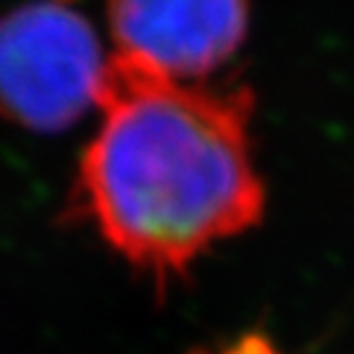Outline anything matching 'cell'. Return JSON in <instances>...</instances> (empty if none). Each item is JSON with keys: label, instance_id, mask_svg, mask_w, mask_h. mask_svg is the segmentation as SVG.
Instances as JSON below:
<instances>
[{"label": "cell", "instance_id": "cell-1", "mask_svg": "<svg viewBox=\"0 0 354 354\" xmlns=\"http://www.w3.org/2000/svg\"><path fill=\"white\" fill-rule=\"evenodd\" d=\"M100 108L79 200L131 266L168 279L260 221L266 189L250 145V89L213 92L113 55Z\"/></svg>", "mask_w": 354, "mask_h": 354}, {"label": "cell", "instance_id": "cell-2", "mask_svg": "<svg viewBox=\"0 0 354 354\" xmlns=\"http://www.w3.org/2000/svg\"><path fill=\"white\" fill-rule=\"evenodd\" d=\"M108 61L92 26L58 0L0 21V111L26 129L61 131L100 105Z\"/></svg>", "mask_w": 354, "mask_h": 354}, {"label": "cell", "instance_id": "cell-3", "mask_svg": "<svg viewBox=\"0 0 354 354\" xmlns=\"http://www.w3.org/2000/svg\"><path fill=\"white\" fill-rule=\"evenodd\" d=\"M247 0H108L115 55L187 82L215 71L247 35Z\"/></svg>", "mask_w": 354, "mask_h": 354}, {"label": "cell", "instance_id": "cell-4", "mask_svg": "<svg viewBox=\"0 0 354 354\" xmlns=\"http://www.w3.org/2000/svg\"><path fill=\"white\" fill-rule=\"evenodd\" d=\"M228 354H279V352L263 336H247V339H241V344L236 349H231Z\"/></svg>", "mask_w": 354, "mask_h": 354}]
</instances>
